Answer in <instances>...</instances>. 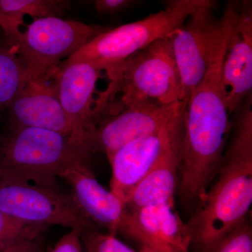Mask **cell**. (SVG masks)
I'll use <instances>...</instances> for the list:
<instances>
[{
  "instance_id": "obj_1",
  "label": "cell",
  "mask_w": 252,
  "mask_h": 252,
  "mask_svg": "<svg viewBox=\"0 0 252 252\" xmlns=\"http://www.w3.org/2000/svg\"><path fill=\"white\" fill-rule=\"evenodd\" d=\"M240 3H228L220 18L206 73L189 97L184 116L179 177L183 203L194 204L207 191L220 167L231 129L222 67Z\"/></svg>"
},
{
  "instance_id": "obj_2",
  "label": "cell",
  "mask_w": 252,
  "mask_h": 252,
  "mask_svg": "<svg viewBox=\"0 0 252 252\" xmlns=\"http://www.w3.org/2000/svg\"><path fill=\"white\" fill-rule=\"evenodd\" d=\"M231 129L211 186L187 225L192 246L215 252L247 217L252 203V99L233 113Z\"/></svg>"
},
{
  "instance_id": "obj_3",
  "label": "cell",
  "mask_w": 252,
  "mask_h": 252,
  "mask_svg": "<svg viewBox=\"0 0 252 252\" xmlns=\"http://www.w3.org/2000/svg\"><path fill=\"white\" fill-rule=\"evenodd\" d=\"M104 72L108 85L95 99L96 117L114 114L143 101L163 105L182 102V83L170 36L152 43Z\"/></svg>"
},
{
  "instance_id": "obj_4",
  "label": "cell",
  "mask_w": 252,
  "mask_h": 252,
  "mask_svg": "<svg viewBox=\"0 0 252 252\" xmlns=\"http://www.w3.org/2000/svg\"><path fill=\"white\" fill-rule=\"evenodd\" d=\"M89 154L71 135L37 127L10 128L0 138V176L55 185L68 167L86 163Z\"/></svg>"
},
{
  "instance_id": "obj_5",
  "label": "cell",
  "mask_w": 252,
  "mask_h": 252,
  "mask_svg": "<svg viewBox=\"0 0 252 252\" xmlns=\"http://www.w3.org/2000/svg\"><path fill=\"white\" fill-rule=\"evenodd\" d=\"M208 0H172L163 9L143 19L109 28L61 64L91 63L102 71L122 62L152 43L178 29Z\"/></svg>"
},
{
  "instance_id": "obj_6",
  "label": "cell",
  "mask_w": 252,
  "mask_h": 252,
  "mask_svg": "<svg viewBox=\"0 0 252 252\" xmlns=\"http://www.w3.org/2000/svg\"><path fill=\"white\" fill-rule=\"evenodd\" d=\"M108 29L55 16L37 18L21 31L14 46L28 79L51 80L63 59Z\"/></svg>"
},
{
  "instance_id": "obj_7",
  "label": "cell",
  "mask_w": 252,
  "mask_h": 252,
  "mask_svg": "<svg viewBox=\"0 0 252 252\" xmlns=\"http://www.w3.org/2000/svg\"><path fill=\"white\" fill-rule=\"evenodd\" d=\"M0 212L28 225L72 228L92 223L81 214L72 195L55 185H41L0 176Z\"/></svg>"
},
{
  "instance_id": "obj_8",
  "label": "cell",
  "mask_w": 252,
  "mask_h": 252,
  "mask_svg": "<svg viewBox=\"0 0 252 252\" xmlns=\"http://www.w3.org/2000/svg\"><path fill=\"white\" fill-rule=\"evenodd\" d=\"M183 104L163 105L143 101L97 118L84 132L83 145L89 154L101 152L109 155L126 144L162 130Z\"/></svg>"
},
{
  "instance_id": "obj_9",
  "label": "cell",
  "mask_w": 252,
  "mask_h": 252,
  "mask_svg": "<svg viewBox=\"0 0 252 252\" xmlns=\"http://www.w3.org/2000/svg\"><path fill=\"white\" fill-rule=\"evenodd\" d=\"M185 107L183 104L162 130L126 144L107 156L112 168L110 190L126 205L135 187L183 133Z\"/></svg>"
},
{
  "instance_id": "obj_10",
  "label": "cell",
  "mask_w": 252,
  "mask_h": 252,
  "mask_svg": "<svg viewBox=\"0 0 252 252\" xmlns=\"http://www.w3.org/2000/svg\"><path fill=\"white\" fill-rule=\"evenodd\" d=\"M215 5L216 1L208 0L170 35L182 83V102L186 105L210 64L220 22L214 14Z\"/></svg>"
},
{
  "instance_id": "obj_11",
  "label": "cell",
  "mask_w": 252,
  "mask_h": 252,
  "mask_svg": "<svg viewBox=\"0 0 252 252\" xmlns=\"http://www.w3.org/2000/svg\"><path fill=\"white\" fill-rule=\"evenodd\" d=\"M60 177L69 185L73 200L91 223L106 228L110 234L121 233L135 240L139 228L132 212L117 195L99 184L86 163L68 167Z\"/></svg>"
},
{
  "instance_id": "obj_12",
  "label": "cell",
  "mask_w": 252,
  "mask_h": 252,
  "mask_svg": "<svg viewBox=\"0 0 252 252\" xmlns=\"http://www.w3.org/2000/svg\"><path fill=\"white\" fill-rule=\"evenodd\" d=\"M102 72L92 63H73L60 64L53 77L60 102L72 126V137L83 147V135L92 121L94 94Z\"/></svg>"
},
{
  "instance_id": "obj_13",
  "label": "cell",
  "mask_w": 252,
  "mask_h": 252,
  "mask_svg": "<svg viewBox=\"0 0 252 252\" xmlns=\"http://www.w3.org/2000/svg\"><path fill=\"white\" fill-rule=\"evenodd\" d=\"M222 79L230 115L236 112L252 91V3L240 2L236 21L225 51Z\"/></svg>"
},
{
  "instance_id": "obj_14",
  "label": "cell",
  "mask_w": 252,
  "mask_h": 252,
  "mask_svg": "<svg viewBox=\"0 0 252 252\" xmlns=\"http://www.w3.org/2000/svg\"><path fill=\"white\" fill-rule=\"evenodd\" d=\"M6 112L9 129L37 127L72 137L53 79H28Z\"/></svg>"
},
{
  "instance_id": "obj_15",
  "label": "cell",
  "mask_w": 252,
  "mask_h": 252,
  "mask_svg": "<svg viewBox=\"0 0 252 252\" xmlns=\"http://www.w3.org/2000/svg\"><path fill=\"white\" fill-rule=\"evenodd\" d=\"M140 228L141 252H192L191 237L174 205L130 211Z\"/></svg>"
},
{
  "instance_id": "obj_16",
  "label": "cell",
  "mask_w": 252,
  "mask_h": 252,
  "mask_svg": "<svg viewBox=\"0 0 252 252\" xmlns=\"http://www.w3.org/2000/svg\"><path fill=\"white\" fill-rule=\"evenodd\" d=\"M182 140L183 133L172 142L156 166L134 189L126 203L130 211L149 206L175 205V190L180 177Z\"/></svg>"
},
{
  "instance_id": "obj_17",
  "label": "cell",
  "mask_w": 252,
  "mask_h": 252,
  "mask_svg": "<svg viewBox=\"0 0 252 252\" xmlns=\"http://www.w3.org/2000/svg\"><path fill=\"white\" fill-rule=\"evenodd\" d=\"M70 2L63 0H0V28L5 38L14 45L21 33L24 18L61 17Z\"/></svg>"
},
{
  "instance_id": "obj_18",
  "label": "cell",
  "mask_w": 252,
  "mask_h": 252,
  "mask_svg": "<svg viewBox=\"0 0 252 252\" xmlns=\"http://www.w3.org/2000/svg\"><path fill=\"white\" fill-rule=\"evenodd\" d=\"M28 79L15 46L6 38L0 40V114L7 110Z\"/></svg>"
},
{
  "instance_id": "obj_19",
  "label": "cell",
  "mask_w": 252,
  "mask_h": 252,
  "mask_svg": "<svg viewBox=\"0 0 252 252\" xmlns=\"http://www.w3.org/2000/svg\"><path fill=\"white\" fill-rule=\"evenodd\" d=\"M81 242L86 252H141L127 246L110 233H101L93 228H85Z\"/></svg>"
},
{
  "instance_id": "obj_20",
  "label": "cell",
  "mask_w": 252,
  "mask_h": 252,
  "mask_svg": "<svg viewBox=\"0 0 252 252\" xmlns=\"http://www.w3.org/2000/svg\"><path fill=\"white\" fill-rule=\"evenodd\" d=\"M215 252H252V228L249 216L219 245Z\"/></svg>"
},
{
  "instance_id": "obj_21",
  "label": "cell",
  "mask_w": 252,
  "mask_h": 252,
  "mask_svg": "<svg viewBox=\"0 0 252 252\" xmlns=\"http://www.w3.org/2000/svg\"><path fill=\"white\" fill-rule=\"evenodd\" d=\"M39 227L26 224L0 212V250L11 246Z\"/></svg>"
},
{
  "instance_id": "obj_22",
  "label": "cell",
  "mask_w": 252,
  "mask_h": 252,
  "mask_svg": "<svg viewBox=\"0 0 252 252\" xmlns=\"http://www.w3.org/2000/svg\"><path fill=\"white\" fill-rule=\"evenodd\" d=\"M44 229L43 227L36 228L11 246L0 250V252H44L41 241V234Z\"/></svg>"
},
{
  "instance_id": "obj_23",
  "label": "cell",
  "mask_w": 252,
  "mask_h": 252,
  "mask_svg": "<svg viewBox=\"0 0 252 252\" xmlns=\"http://www.w3.org/2000/svg\"><path fill=\"white\" fill-rule=\"evenodd\" d=\"M85 228H92L86 225H79L71 228L69 233L58 242L51 252H84L81 235Z\"/></svg>"
},
{
  "instance_id": "obj_24",
  "label": "cell",
  "mask_w": 252,
  "mask_h": 252,
  "mask_svg": "<svg viewBox=\"0 0 252 252\" xmlns=\"http://www.w3.org/2000/svg\"><path fill=\"white\" fill-rule=\"evenodd\" d=\"M137 3L132 0H95L93 5L98 14L114 15L126 11Z\"/></svg>"
}]
</instances>
